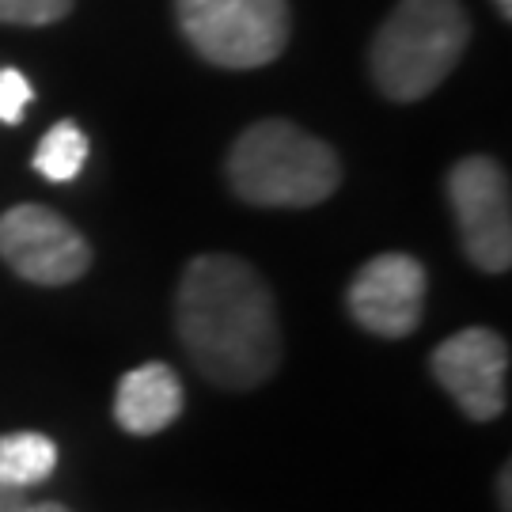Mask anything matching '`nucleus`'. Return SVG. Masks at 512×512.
Returning <instances> with one entry per match:
<instances>
[{"label":"nucleus","instance_id":"1","mask_svg":"<svg viewBox=\"0 0 512 512\" xmlns=\"http://www.w3.org/2000/svg\"><path fill=\"white\" fill-rule=\"evenodd\" d=\"M175 330L194 368L228 391L262 387L281 365L277 300L236 255L190 258L175 293Z\"/></svg>","mask_w":512,"mask_h":512},{"label":"nucleus","instance_id":"2","mask_svg":"<svg viewBox=\"0 0 512 512\" xmlns=\"http://www.w3.org/2000/svg\"><path fill=\"white\" fill-rule=\"evenodd\" d=\"M228 186L258 209H311L342 186L338 152L285 118H262L228 152Z\"/></svg>","mask_w":512,"mask_h":512},{"label":"nucleus","instance_id":"3","mask_svg":"<svg viewBox=\"0 0 512 512\" xmlns=\"http://www.w3.org/2000/svg\"><path fill=\"white\" fill-rule=\"evenodd\" d=\"M471 23L459 0H399L372 38L368 69L391 103H418L452 76Z\"/></svg>","mask_w":512,"mask_h":512},{"label":"nucleus","instance_id":"4","mask_svg":"<svg viewBox=\"0 0 512 512\" xmlns=\"http://www.w3.org/2000/svg\"><path fill=\"white\" fill-rule=\"evenodd\" d=\"M175 16L217 69H262L289 46V0H175Z\"/></svg>","mask_w":512,"mask_h":512},{"label":"nucleus","instance_id":"5","mask_svg":"<svg viewBox=\"0 0 512 512\" xmlns=\"http://www.w3.org/2000/svg\"><path fill=\"white\" fill-rule=\"evenodd\" d=\"M448 202L456 213L459 247L482 274L512 266L509 175L494 156H467L448 171Z\"/></svg>","mask_w":512,"mask_h":512},{"label":"nucleus","instance_id":"6","mask_svg":"<svg viewBox=\"0 0 512 512\" xmlns=\"http://www.w3.org/2000/svg\"><path fill=\"white\" fill-rule=\"evenodd\" d=\"M0 258L31 285H73L92 270V243L50 205H12L0 217Z\"/></svg>","mask_w":512,"mask_h":512},{"label":"nucleus","instance_id":"7","mask_svg":"<svg viewBox=\"0 0 512 512\" xmlns=\"http://www.w3.org/2000/svg\"><path fill=\"white\" fill-rule=\"evenodd\" d=\"M429 372L471 421H494L509 406V342L490 327H467L444 338Z\"/></svg>","mask_w":512,"mask_h":512},{"label":"nucleus","instance_id":"8","mask_svg":"<svg viewBox=\"0 0 512 512\" xmlns=\"http://www.w3.org/2000/svg\"><path fill=\"white\" fill-rule=\"evenodd\" d=\"M429 274L414 255L387 251L368 258L353 274L346 289V308L357 319V327L380 338H406L414 334L425 311Z\"/></svg>","mask_w":512,"mask_h":512},{"label":"nucleus","instance_id":"9","mask_svg":"<svg viewBox=\"0 0 512 512\" xmlns=\"http://www.w3.org/2000/svg\"><path fill=\"white\" fill-rule=\"evenodd\" d=\"M186 406V391L179 372L164 361H148L129 368L114 391V421L129 437H152L164 433L171 421H179Z\"/></svg>","mask_w":512,"mask_h":512},{"label":"nucleus","instance_id":"10","mask_svg":"<svg viewBox=\"0 0 512 512\" xmlns=\"http://www.w3.org/2000/svg\"><path fill=\"white\" fill-rule=\"evenodd\" d=\"M57 471V444L46 433H4L0 437V486L31 490Z\"/></svg>","mask_w":512,"mask_h":512},{"label":"nucleus","instance_id":"11","mask_svg":"<svg viewBox=\"0 0 512 512\" xmlns=\"http://www.w3.org/2000/svg\"><path fill=\"white\" fill-rule=\"evenodd\" d=\"M88 152H92V145H88L84 129L76 126L73 118H65V122L46 129V137L38 141L35 171L50 183H73L88 164Z\"/></svg>","mask_w":512,"mask_h":512},{"label":"nucleus","instance_id":"12","mask_svg":"<svg viewBox=\"0 0 512 512\" xmlns=\"http://www.w3.org/2000/svg\"><path fill=\"white\" fill-rule=\"evenodd\" d=\"M73 12V0H0V23L12 27H50Z\"/></svg>","mask_w":512,"mask_h":512},{"label":"nucleus","instance_id":"13","mask_svg":"<svg viewBox=\"0 0 512 512\" xmlns=\"http://www.w3.org/2000/svg\"><path fill=\"white\" fill-rule=\"evenodd\" d=\"M31 99H35V88L27 76L19 69H0V122L4 126H19Z\"/></svg>","mask_w":512,"mask_h":512},{"label":"nucleus","instance_id":"14","mask_svg":"<svg viewBox=\"0 0 512 512\" xmlns=\"http://www.w3.org/2000/svg\"><path fill=\"white\" fill-rule=\"evenodd\" d=\"M27 509H31V497H27V490L0 486V512H27Z\"/></svg>","mask_w":512,"mask_h":512},{"label":"nucleus","instance_id":"15","mask_svg":"<svg viewBox=\"0 0 512 512\" xmlns=\"http://www.w3.org/2000/svg\"><path fill=\"white\" fill-rule=\"evenodd\" d=\"M501 512H512V501H509V467L501 471Z\"/></svg>","mask_w":512,"mask_h":512},{"label":"nucleus","instance_id":"16","mask_svg":"<svg viewBox=\"0 0 512 512\" xmlns=\"http://www.w3.org/2000/svg\"><path fill=\"white\" fill-rule=\"evenodd\" d=\"M27 512H73V509H65V505H57V501H31V509Z\"/></svg>","mask_w":512,"mask_h":512},{"label":"nucleus","instance_id":"17","mask_svg":"<svg viewBox=\"0 0 512 512\" xmlns=\"http://www.w3.org/2000/svg\"><path fill=\"white\" fill-rule=\"evenodd\" d=\"M497 8H501V16L505 19H512V0H494Z\"/></svg>","mask_w":512,"mask_h":512}]
</instances>
